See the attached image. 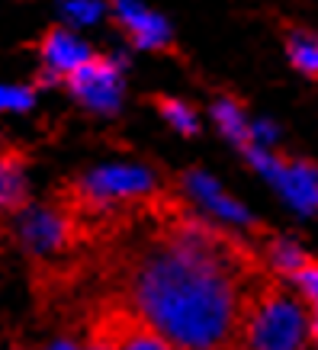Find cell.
<instances>
[{
    "label": "cell",
    "mask_w": 318,
    "mask_h": 350,
    "mask_svg": "<svg viewBox=\"0 0 318 350\" xmlns=\"http://www.w3.org/2000/svg\"><path fill=\"white\" fill-rule=\"evenodd\" d=\"M289 62L302 75L318 77V36L315 32H293L289 36Z\"/></svg>",
    "instance_id": "obj_13"
},
{
    "label": "cell",
    "mask_w": 318,
    "mask_h": 350,
    "mask_svg": "<svg viewBox=\"0 0 318 350\" xmlns=\"http://www.w3.org/2000/svg\"><path fill=\"white\" fill-rule=\"evenodd\" d=\"M103 0H62V16L71 26H94L103 20Z\"/></svg>",
    "instance_id": "obj_14"
},
{
    "label": "cell",
    "mask_w": 318,
    "mask_h": 350,
    "mask_svg": "<svg viewBox=\"0 0 318 350\" xmlns=\"http://www.w3.org/2000/svg\"><path fill=\"white\" fill-rule=\"evenodd\" d=\"M155 190V177L142 164H103L84 177V196L96 206L142 200Z\"/></svg>",
    "instance_id": "obj_4"
},
{
    "label": "cell",
    "mask_w": 318,
    "mask_h": 350,
    "mask_svg": "<svg viewBox=\"0 0 318 350\" xmlns=\"http://www.w3.org/2000/svg\"><path fill=\"white\" fill-rule=\"evenodd\" d=\"M129 299L177 350H225L241 325L238 257L206 222L183 219L129 260Z\"/></svg>",
    "instance_id": "obj_1"
},
{
    "label": "cell",
    "mask_w": 318,
    "mask_h": 350,
    "mask_svg": "<svg viewBox=\"0 0 318 350\" xmlns=\"http://www.w3.org/2000/svg\"><path fill=\"white\" fill-rule=\"evenodd\" d=\"M26 196V174L16 158H0V209H13L20 206Z\"/></svg>",
    "instance_id": "obj_12"
},
{
    "label": "cell",
    "mask_w": 318,
    "mask_h": 350,
    "mask_svg": "<svg viewBox=\"0 0 318 350\" xmlns=\"http://www.w3.org/2000/svg\"><path fill=\"white\" fill-rule=\"evenodd\" d=\"M49 350H84V347H77V344H68V340H58V344H52Z\"/></svg>",
    "instance_id": "obj_20"
},
{
    "label": "cell",
    "mask_w": 318,
    "mask_h": 350,
    "mask_svg": "<svg viewBox=\"0 0 318 350\" xmlns=\"http://www.w3.org/2000/svg\"><path fill=\"white\" fill-rule=\"evenodd\" d=\"M270 264L280 270V273H296V270H302V267L308 264L306 260V251L299 247L296 241H274V247H270Z\"/></svg>",
    "instance_id": "obj_15"
},
{
    "label": "cell",
    "mask_w": 318,
    "mask_h": 350,
    "mask_svg": "<svg viewBox=\"0 0 318 350\" xmlns=\"http://www.w3.org/2000/svg\"><path fill=\"white\" fill-rule=\"evenodd\" d=\"M161 116H164V122H168L170 129H177L183 135H193V132L200 129L196 113H193L187 103H181V100H164V103H161Z\"/></svg>",
    "instance_id": "obj_16"
},
{
    "label": "cell",
    "mask_w": 318,
    "mask_h": 350,
    "mask_svg": "<svg viewBox=\"0 0 318 350\" xmlns=\"http://www.w3.org/2000/svg\"><path fill=\"white\" fill-rule=\"evenodd\" d=\"M96 347L103 350H177L161 331H155L148 321L138 315H113L96 334Z\"/></svg>",
    "instance_id": "obj_6"
},
{
    "label": "cell",
    "mask_w": 318,
    "mask_h": 350,
    "mask_svg": "<svg viewBox=\"0 0 318 350\" xmlns=\"http://www.w3.org/2000/svg\"><path fill=\"white\" fill-rule=\"evenodd\" d=\"M113 13H116L119 26L129 32V39L138 49H161V45H168V39H170L168 20L161 13L148 10L142 0H116Z\"/></svg>",
    "instance_id": "obj_7"
},
{
    "label": "cell",
    "mask_w": 318,
    "mask_h": 350,
    "mask_svg": "<svg viewBox=\"0 0 318 350\" xmlns=\"http://www.w3.org/2000/svg\"><path fill=\"white\" fill-rule=\"evenodd\" d=\"M212 119H215V126L222 129L225 138H232L238 145H248L251 142V122L244 116V109L235 103V100H219L215 107H212Z\"/></svg>",
    "instance_id": "obj_11"
},
{
    "label": "cell",
    "mask_w": 318,
    "mask_h": 350,
    "mask_svg": "<svg viewBox=\"0 0 318 350\" xmlns=\"http://www.w3.org/2000/svg\"><path fill=\"white\" fill-rule=\"evenodd\" d=\"M312 321L308 312L289 296H264L244 315V340L248 350H302Z\"/></svg>",
    "instance_id": "obj_2"
},
{
    "label": "cell",
    "mask_w": 318,
    "mask_h": 350,
    "mask_svg": "<svg viewBox=\"0 0 318 350\" xmlns=\"http://www.w3.org/2000/svg\"><path fill=\"white\" fill-rule=\"evenodd\" d=\"M187 190L190 196L200 206H206L215 219H222V222H232V225H251V213L244 209L241 202H235L228 193L219 187V183L212 180L209 174H202V170H190L187 174Z\"/></svg>",
    "instance_id": "obj_10"
},
{
    "label": "cell",
    "mask_w": 318,
    "mask_h": 350,
    "mask_svg": "<svg viewBox=\"0 0 318 350\" xmlns=\"http://www.w3.org/2000/svg\"><path fill=\"white\" fill-rule=\"evenodd\" d=\"M94 58L90 45L77 36L75 29H52L42 39V62L52 75H64L71 77L81 68Z\"/></svg>",
    "instance_id": "obj_9"
},
{
    "label": "cell",
    "mask_w": 318,
    "mask_h": 350,
    "mask_svg": "<svg viewBox=\"0 0 318 350\" xmlns=\"http://www.w3.org/2000/svg\"><path fill=\"white\" fill-rule=\"evenodd\" d=\"M276 142V126L274 122H251V142L248 145H257V148H274Z\"/></svg>",
    "instance_id": "obj_19"
},
{
    "label": "cell",
    "mask_w": 318,
    "mask_h": 350,
    "mask_svg": "<svg viewBox=\"0 0 318 350\" xmlns=\"http://www.w3.org/2000/svg\"><path fill=\"white\" fill-rule=\"evenodd\" d=\"M312 334H315V340H318V319H315V325H312Z\"/></svg>",
    "instance_id": "obj_21"
},
{
    "label": "cell",
    "mask_w": 318,
    "mask_h": 350,
    "mask_svg": "<svg viewBox=\"0 0 318 350\" xmlns=\"http://www.w3.org/2000/svg\"><path fill=\"white\" fill-rule=\"evenodd\" d=\"M251 164L267 183H274L289 209H296L299 215L318 213V167L302 161H283L270 148L257 145H251Z\"/></svg>",
    "instance_id": "obj_3"
},
{
    "label": "cell",
    "mask_w": 318,
    "mask_h": 350,
    "mask_svg": "<svg viewBox=\"0 0 318 350\" xmlns=\"http://www.w3.org/2000/svg\"><path fill=\"white\" fill-rule=\"evenodd\" d=\"M293 280H296V286H299V293H302V299L315 308V319H318V264H306L302 270H296V273H293Z\"/></svg>",
    "instance_id": "obj_18"
},
{
    "label": "cell",
    "mask_w": 318,
    "mask_h": 350,
    "mask_svg": "<svg viewBox=\"0 0 318 350\" xmlns=\"http://www.w3.org/2000/svg\"><path fill=\"white\" fill-rule=\"evenodd\" d=\"M36 103L29 87L20 84H0V113H26Z\"/></svg>",
    "instance_id": "obj_17"
},
{
    "label": "cell",
    "mask_w": 318,
    "mask_h": 350,
    "mask_svg": "<svg viewBox=\"0 0 318 350\" xmlns=\"http://www.w3.org/2000/svg\"><path fill=\"white\" fill-rule=\"evenodd\" d=\"M20 234L36 254H55L71 241V225L55 209H29L20 222Z\"/></svg>",
    "instance_id": "obj_8"
},
{
    "label": "cell",
    "mask_w": 318,
    "mask_h": 350,
    "mask_svg": "<svg viewBox=\"0 0 318 350\" xmlns=\"http://www.w3.org/2000/svg\"><path fill=\"white\" fill-rule=\"evenodd\" d=\"M71 94L94 113H116L122 103V75L119 64L109 58H90L68 77Z\"/></svg>",
    "instance_id": "obj_5"
}]
</instances>
